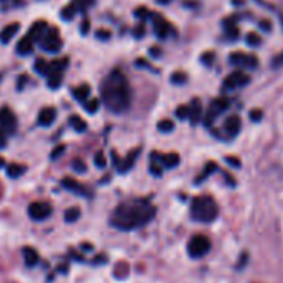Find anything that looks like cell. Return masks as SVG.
<instances>
[{
  "label": "cell",
  "instance_id": "1",
  "mask_svg": "<svg viewBox=\"0 0 283 283\" xmlns=\"http://www.w3.org/2000/svg\"><path fill=\"white\" fill-rule=\"evenodd\" d=\"M155 213L157 208L149 198H132L115 207L110 217V225L122 232H132L150 223Z\"/></svg>",
  "mask_w": 283,
  "mask_h": 283
},
{
  "label": "cell",
  "instance_id": "2",
  "mask_svg": "<svg viewBox=\"0 0 283 283\" xmlns=\"http://www.w3.org/2000/svg\"><path fill=\"white\" fill-rule=\"evenodd\" d=\"M100 98L112 113L127 112L132 103V90L125 73L117 68L108 73L100 85Z\"/></svg>",
  "mask_w": 283,
  "mask_h": 283
},
{
  "label": "cell",
  "instance_id": "3",
  "mask_svg": "<svg viewBox=\"0 0 283 283\" xmlns=\"http://www.w3.org/2000/svg\"><path fill=\"white\" fill-rule=\"evenodd\" d=\"M190 217L200 223H210L219 217V205L210 195H200L191 200Z\"/></svg>",
  "mask_w": 283,
  "mask_h": 283
},
{
  "label": "cell",
  "instance_id": "4",
  "mask_svg": "<svg viewBox=\"0 0 283 283\" xmlns=\"http://www.w3.org/2000/svg\"><path fill=\"white\" fill-rule=\"evenodd\" d=\"M38 45L43 52H49V54H59L63 47V42L60 38L59 29L57 27H49L47 32L43 33V37L38 40Z\"/></svg>",
  "mask_w": 283,
  "mask_h": 283
},
{
  "label": "cell",
  "instance_id": "5",
  "mask_svg": "<svg viewBox=\"0 0 283 283\" xmlns=\"http://www.w3.org/2000/svg\"><path fill=\"white\" fill-rule=\"evenodd\" d=\"M152 27H154V32L157 38H160V40H165V38L172 37V35H177V30L173 29V25L170 24L167 19H163L160 14H155V12H152Z\"/></svg>",
  "mask_w": 283,
  "mask_h": 283
},
{
  "label": "cell",
  "instance_id": "6",
  "mask_svg": "<svg viewBox=\"0 0 283 283\" xmlns=\"http://www.w3.org/2000/svg\"><path fill=\"white\" fill-rule=\"evenodd\" d=\"M212 248L210 240L205 237V235H195L191 237V240L189 242V255L191 258H202L205 256Z\"/></svg>",
  "mask_w": 283,
  "mask_h": 283
},
{
  "label": "cell",
  "instance_id": "7",
  "mask_svg": "<svg viewBox=\"0 0 283 283\" xmlns=\"http://www.w3.org/2000/svg\"><path fill=\"white\" fill-rule=\"evenodd\" d=\"M228 62L238 68H252L253 70V68L258 67V59L252 54H245V52H233V54H230Z\"/></svg>",
  "mask_w": 283,
  "mask_h": 283
},
{
  "label": "cell",
  "instance_id": "8",
  "mask_svg": "<svg viewBox=\"0 0 283 283\" xmlns=\"http://www.w3.org/2000/svg\"><path fill=\"white\" fill-rule=\"evenodd\" d=\"M228 107H230V102L223 97L213 100V102L210 103V108H208L207 115H205V125H207V127H210L213 122H215V119H219L221 113H225Z\"/></svg>",
  "mask_w": 283,
  "mask_h": 283
},
{
  "label": "cell",
  "instance_id": "9",
  "mask_svg": "<svg viewBox=\"0 0 283 283\" xmlns=\"http://www.w3.org/2000/svg\"><path fill=\"white\" fill-rule=\"evenodd\" d=\"M0 128L7 135H14L17 132V117L8 107L0 108Z\"/></svg>",
  "mask_w": 283,
  "mask_h": 283
},
{
  "label": "cell",
  "instance_id": "10",
  "mask_svg": "<svg viewBox=\"0 0 283 283\" xmlns=\"http://www.w3.org/2000/svg\"><path fill=\"white\" fill-rule=\"evenodd\" d=\"M52 215V207L47 202H33L29 205V217L35 221H42Z\"/></svg>",
  "mask_w": 283,
  "mask_h": 283
},
{
  "label": "cell",
  "instance_id": "11",
  "mask_svg": "<svg viewBox=\"0 0 283 283\" xmlns=\"http://www.w3.org/2000/svg\"><path fill=\"white\" fill-rule=\"evenodd\" d=\"M248 84H250V77H248L243 70H235L225 78V89H228V90L247 87Z\"/></svg>",
  "mask_w": 283,
  "mask_h": 283
},
{
  "label": "cell",
  "instance_id": "12",
  "mask_svg": "<svg viewBox=\"0 0 283 283\" xmlns=\"http://www.w3.org/2000/svg\"><path fill=\"white\" fill-rule=\"evenodd\" d=\"M62 187L65 190L72 191L75 195H80V197H90V191L87 190V187H84L82 184H78L75 178H70V177H65L62 180Z\"/></svg>",
  "mask_w": 283,
  "mask_h": 283
},
{
  "label": "cell",
  "instance_id": "13",
  "mask_svg": "<svg viewBox=\"0 0 283 283\" xmlns=\"http://www.w3.org/2000/svg\"><path fill=\"white\" fill-rule=\"evenodd\" d=\"M240 128H242V120H240V117H238V115H230L228 119L225 120L223 130L230 138L237 137V135L240 133Z\"/></svg>",
  "mask_w": 283,
  "mask_h": 283
},
{
  "label": "cell",
  "instance_id": "14",
  "mask_svg": "<svg viewBox=\"0 0 283 283\" xmlns=\"http://www.w3.org/2000/svg\"><path fill=\"white\" fill-rule=\"evenodd\" d=\"M57 119V110L54 107H45L38 112V125L40 127H50Z\"/></svg>",
  "mask_w": 283,
  "mask_h": 283
},
{
  "label": "cell",
  "instance_id": "15",
  "mask_svg": "<svg viewBox=\"0 0 283 283\" xmlns=\"http://www.w3.org/2000/svg\"><path fill=\"white\" fill-rule=\"evenodd\" d=\"M47 29H49V25H47L45 20H37V22H33V24L30 25L27 35L32 38L33 42H38L43 37V33L47 32Z\"/></svg>",
  "mask_w": 283,
  "mask_h": 283
},
{
  "label": "cell",
  "instance_id": "16",
  "mask_svg": "<svg viewBox=\"0 0 283 283\" xmlns=\"http://www.w3.org/2000/svg\"><path fill=\"white\" fill-rule=\"evenodd\" d=\"M138 155H140V149L132 150L127 157H125L124 160H120L122 163L117 165V170H119L120 173H127L128 170H132V167L135 165V160H137V157H138Z\"/></svg>",
  "mask_w": 283,
  "mask_h": 283
},
{
  "label": "cell",
  "instance_id": "17",
  "mask_svg": "<svg viewBox=\"0 0 283 283\" xmlns=\"http://www.w3.org/2000/svg\"><path fill=\"white\" fill-rule=\"evenodd\" d=\"M152 157H155L160 163H162L163 168H175L178 163H180V157L177 154H163V155H157L154 154Z\"/></svg>",
  "mask_w": 283,
  "mask_h": 283
},
{
  "label": "cell",
  "instance_id": "18",
  "mask_svg": "<svg viewBox=\"0 0 283 283\" xmlns=\"http://www.w3.org/2000/svg\"><path fill=\"white\" fill-rule=\"evenodd\" d=\"M15 50H17V54H19V55H30L33 52V40L29 35L22 37L19 40V43H17Z\"/></svg>",
  "mask_w": 283,
  "mask_h": 283
},
{
  "label": "cell",
  "instance_id": "19",
  "mask_svg": "<svg viewBox=\"0 0 283 283\" xmlns=\"http://www.w3.org/2000/svg\"><path fill=\"white\" fill-rule=\"evenodd\" d=\"M22 255H24V260H25V265L27 267H35V265L38 263V253L35 248L32 247H24L22 248Z\"/></svg>",
  "mask_w": 283,
  "mask_h": 283
},
{
  "label": "cell",
  "instance_id": "20",
  "mask_svg": "<svg viewBox=\"0 0 283 283\" xmlns=\"http://www.w3.org/2000/svg\"><path fill=\"white\" fill-rule=\"evenodd\" d=\"M72 95L73 98L77 100V102L80 103H85L87 100H89V95H90V85H80V87H75V89H72Z\"/></svg>",
  "mask_w": 283,
  "mask_h": 283
},
{
  "label": "cell",
  "instance_id": "21",
  "mask_svg": "<svg viewBox=\"0 0 283 283\" xmlns=\"http://www.w3.org/2000/svg\"><path fill=\"white\" fill-rule=\"evenodd\" d=\"M19 29H20V24H17V22H14V24H10V25H7L5 29L0 32V40H2V43H8L12 40V37L15 35L17 32H19Z\"/></svg>",
  "mask_w": 283,
  "mask_h": 283
},
{
  "label": "cell",
  "instance_id": "22",
  "mask_svg": "<svg viewBox=\"0 0 283 283\" xmlns=\"http://www.w3.org/2000/svg\"><path fill=\"white\" fill-rule=\"evenodd\" d=\"M190 122L193 125H197L200 120H202V105H200V102L197 98L191 102V105H190Z\"/></svg>",
  "mask_w": 283,
  "mask_h": 283
},
{
  "label": "cell",
  "instance_id": "23",
  "mask_svg": "<svg viewBox=\"0 0 283 283\" xmlns=\"http://www.w3.org/2000/svg\"><path fill=\"white\" fill-rule=\"evenodd\" d=\"M33 70L42 77H49L50 75V62H47L45 59H35V62H33Z\"/></svg>",
  "mask_w": 283,
  "mask_h": 283
},
{
  "label": "cell",
  "instance_id": "24",
  "mask_svg": "<svg viewBox=\"0 0 283 283\" xmlns=\"http://www.w3.org/2000/svg\"><path fill=\"white\" fill-rule=\"evenodd\" d=\"M217 170H219V165H217L215 162H208L207 165H205V170H203L202 173H200V175L197 177V180H195V184H202V182H205L208 177L212 175L213 172H217Z\"/></svg>",
  "mask_w": 283,
  "mask_h": 283
},
{
  "label": "cell",
  "instance_id": "25",
  "mask_svg": "<svg viewBox=\"0 0 283 283\" xmlns=\"http://www.w3.org/2000/svg\"><path fill=\"white\" fill-rule=\"evenodd\" d=\"M68 67V59L67 57H63V59H55L50 62V73H63L65 68Z\"/></svg>",
  "mask_w": 283,
  "mask_h": 283
},
{
  "label": "cell",
  "instance_id": "26",
  "mask_svg": "<svg viewBox=\"0 0 283 283\" xmlns=\"http://www.w3.org/2000/svg\"><path fill=\"white\" fill-rule=\"evenodd\" d=\"M68 124H70V127L78 133H82L87 130V122L84 119H80L78 115H72L70 119H68Z\"/></svg>",
  "mask_w": 283,
  "mask_h": 283
},
{
  "label": "cell",
  "instance_id": "27",
  "mask_svg": "<svg viewBox=\"0 0 283 283\" xmlns=\"http://www.w3.org/2000/svg\"><path fill=\"white\" fill-rule=\"evenodd\" d=\"M25 170H27V167L25 165H20V163H10L7 167V175L10 178H19L20 175H24Z\"/></svg>",
  "mask_w": 283,
  "mask_h": 283
},
{
  "label": "cell",
  "instance_id": "28",
  "mask_svg": "<svg viewBox=\"0 0 283 283\" xmlns=\"http://www.w3.org/2000/svg\"><path fill=\"white\" fill-rule=\"evenodd\" d=\"M47 78H49V80H47V87H49V89H52V90H57L60 85H62L63 73H57V72H54V73H50V75L47 77Z\"/></svg>",
  "mask_w": 283,
  "mask_h": 283
},
{
  "label": "cell",
  "instance_id": "29",
  "mask_svg": "<svg viewBox=\"0 0 283 283\" xmlns=\"http://www.w3.org/2000/svg\"><path fill=\"white\" fill-rule=\"evenodd\" d=\"M77 12H78V10L75 8V5H73V3H70V5L63 7L62 10H60V19L65 20V22H70L73 17H75Z\"/></svg>",
  "mask_w": 283,
  "mask_h": 283
},
{
  "label": "cell",
  "instance_id": "30",
  "mask_svg": "<svg viewBox=\"0 0 283 283\" xmlns=\"http://www.w3.org/2000/svg\"><path fill=\"white\" fill-rule=\"evenodd\" d=\"M63 219L67 223H73V221H77L78 219H80V208L78 207H70L67 212H65Z\"/></svg>",
  "mask_w": 283,
  "mask_h": 283
},
{
  "label": "cell",
  "instance_id": "31",
  "mask_svg": "<svg viewBox=\"0 0 283 283\" xmlns=\"http://www.w3.org/2000/svg\"><path fill=\"white\" fill-rule=\"evenodd\" d=\"M150 173L154 177H162V173H163V167H162V163L158 162V160L155 158V157H152V163H150Z\"/></svg>",
  "mask_w": 283,
  "mask_h": 283
},
{
  "label": "cell",
  "instance_id": "32",
  "mask_svg": "<svg viewBox=\"0 0 283 283\" xmlns=\"http://www.w3.org/2000/svg\"><path fill=\"white\" fill-rule=\"evenodd\" d=\"M187 80H189V77H187L185 72H173L172 75H170V82H172L173 85H184Z\"/></svg>",
  "mask_w": 283,
  "mask_h": 283
},
{
  "label": "cell",
  "instance_id": "33",
  "mask_svg": "<svg viewBox=\"0 0 283 283\" xmlns=\"http://www.w3.org/2000/svg\"><path fill=\"white\" fill-rule=\"evenodd\" d=\"M157 128H158L162 133H170L173 128H175V124H173L172 120L165 119V120H160V122H158V125H157Z\"/></svg>",
  "mask_w": 283,
  "mask_h": 283
},
{
  "label": "cell",
  "instance_id": "34",
  "mask_svg": "<svg viewBox=\"0 0 283 283\" xmlns=\"http://www.w3.org/2000/svg\"><path fill=\"white\" fill-rule=\"evenodd\" d=\"M84 107H85V110L89 112V113H97L98 107H100V100H97V98H89V100H87V102L84 103Z\"/></svg>",
  "mask_w": 283,
  "mask_h": 283
},
{
  "label": "cell",
  "instance_id": "35",
  "mask_svg": "<svg viewBox=\"0 0 283 283\" xmlns=\"http://www.w3.org/2000/svg\"><path fill=\"white\" fill-rule=\"evenodd\" d=\"M175 117L178 120H187L190 117V105H180L175 110Z\"/></svg>",
  "mask_w": 283,
  "mask_h": 283
},
{
  "label": "cell",
  "instance_id": "36",
  "mask_svg": "<svg viewBox=\"0 0 283 283\" xmlns=\"http://www.w3.org/2000/svg\"><path fill=\"white\" fill-rule=\"evenodd\" d=\"M245 40H247V43H248V45H250V47H258L260 43H262V38H260L258 33H255V32L247 33Z\"/></svg>",
  "mask_w": 283,
  "mask_h": 283
},
{
  "label": "cell",
  "instance_id": "37",
  "mask_svg": "<svg viewBox=\"0 0 283 283\" xmlns=\"http://www.w3.org/2000/svg\"><path fill=\"white\" fill-rule=\"evenodd\" d=\"M94 160H95V167H98V168L107 167V158H105V154H103V152H97Z\"/></svg>",
  "mask_w": 283,
  "mask_h": 283
},
{
  "label": "cell",
  "instance_id": "38",
  "mask_svg": "<svg viewBox=\"0 0 283 283\" xmlns=\"http://www.w3.org/2000/svg\"><path fill=\"white\" fill-rule=\"evenodd\" d=\"M72 168L75 170L77 173H85L87 172V165L84 160H80V158H75L72 162Z\"/></svg>",
  "mask_w": 283,
  "mask_h": 283
},
{
  "label": "cell",
  "instance_id": "39",
  "mask_svg": "<svg viewBox=\"0 0 283 283\" xmlns=\"http://www.w3.org/2000/svg\"><path fill=\"white\" fill-rule=\"evenodd\" d=\"M135 15H137L138 19H142V20H149L152 17V12L147 7H138L137 10H135Z\"/></svg>",
  "mask_w": 283,
  "mask_h": 283
},
{
  "label": "cell",
  "instance_id": "40",
  "mask_svg": "<svg viewBox=\"0 0 283 283\" xmlns=\"http://www.w3.org/2000/svg\"><path fill=\"white\" fill-rule=\"evenodd\" d=\"M225 35L228 40H237L238 37H240V33H238V29H237V25H233V27H228V29H225Z\"/></svg>",
  "mask_w": 283,
  "mask_h": 283
},
{
  "label": "cell",
  "instance_id": "41",
  "mask_svg": "<svg viewBox=\"0 0 283 283\" xmlns=\"http://www.w3.org/2000/svg\"><path fill=\"white\" fill-rule=\"evenodd\" d=\"M95 37H97L98 40H102V42H107L108 38L112 37V33H110V30H107V29H98L97 32H95Z\"/></svg>",
  "mask_w": 283,
  "mask_h": 283
},
{
  "label": "cell",
  "instance_id": "42",
  "mask_svg": "<svg viewBox=\"0 0 283 283\" xmlns=\"http://www.w3.org/2000/svg\"><path fill=\"white\" fill-rule=\"evenodd\" d=\"M213 60H215V54H213V52H205V54L200 57V62L205 63L207 67H210V65L213 63Z\"/></svg>",
  "mask_w": 283,
  "mask_h": 283
},
{
  "label": "cell",
  "instance_id": "43",
  "mask_svg": "<svg viewBox=\"0 0 283 283\" xmlns=\"http://www.w3.org/2000/svg\"><path fill=\"white\" fill-rule=\"evenodd\" d=\"M263 119V112L260 110V108H255V110L250 112V120L252 122H260Z\"/></svg>",
  "mask_w": 283,
  "mask_h": 283
},
{
  "label": "cell",
  "instance_id": "44",
  "mask_svg": "<svg viewBox=\"0 0 283 283\" xmlns=\"http://www.w3.org/2000/svg\"><path fill=\"white\" fill-rule=\"evenodd\" d=\"M63 152H65V145H59V147H55L54 152L50 154V158L52 160H57L60 155H63Z\"/></svg>",
  "mask_w": 283,
  "mask_h": 283
},
{
  "label": "cell",
  "instance_id": "45",
  "mask_svg": "<svg viewBox=\"0 0 283 283\" xmlns=\"http://www.w3.org/2000/svg\"><path fill=\"white\" fill-rule=\"evenodd\" d=\"M27 82H29V77L25 75V73H24V75H20L19 78H17V90L24 89V87L27 85Z\"/></svg>",
  "mask_w": 283,
  "mask_h": 283
},
{
  "label": "cell",
  "instance_id": "46",
  "mask_svg": "<svg viewBox=\"0 0 283 283\" xmlns=\"http://www.w3.org/2000/svg\"><path fill=\"white\" fill-rule=\"evenodd\" d=\"M145 32H147V29L143 27V25H137L133 30V37L135 38H142L143 35H145Z\"/></svg>",
  "mask_w": 283,
  "mask_h": 283
},
{
  "label": "cell",
  "instance_id": "47",
  "mask_svg": "<svg viewBox=\"0 0 283 283\" xmlns=\"http://www.w3.org/2000/svg\"><path fill=\"white\" fill-rule=\"evenodd\" d=\"M135 65H137V67H140V68H147V70H154V67H152V65L143 59L135 60Z\"/></svg>",
  "mask_w": 283,
  "mask_h": 283
},
{
  "label": "cell",
  "instance_id": "48",
  "mask_svg": "<svg viewBox=\"0 0 283 283\" xmlns=\"http://www.w3.org/2000/svg\"><path fill=\"white\" fill-rule=\"evenodd\" d=\"M258 27L262 29L263 32H270V30H272V22L267 20V19H265V20H260V22H258Z\"/></svg>",
  "mask_w": 283,
  "mask_h": 283
},
{
  "label": "cell",
  "instance_id": "49",
  "mask_svg": "<svg viewBox=\"0 0 283 283\" xmlns=\"http://www.w3.org/2000/svg\"><path fill=\"white\" fill-rule=\"evenodd\" d=\"M89 30H90V20L85 19L80 24V33H82V35H87V33H89Z\"/></svg>",
  "mask_w": 283,
  "mask_h": 283
},
{
  "label": "cell",
  "instance_id": "50",
  "mask_svg": "<svg viewBox=\"0 0 283 283\" xmlns=\"http://www.w3.org/2000/svg\"><path fill=\"white\" fill-rule=\"evenodd\" d=\"M7 137H8V135L3 132L2 128H0V149H5V145H7Z\"/></svg>",
  "mask_w": 283,
  "mask_h": 283
},
{
  "label": "cell",
  "instance_id": "51",
  "mask_svg": "<svg viewBox=\"0 0 283 283\" xmlns=\"http://www.w3.org/2000/svg\"><path fill=\"white\" fill-rule=\"evenodd\" d=\"M226 163L233 165V167H237V168L242 167V163L238 162V158H235V157H226Z\"/></svg>",
  "mask_w": 283,
  "mask_h": 283
},
{
  "label": "cell",
  "instance_id": "52",
  "mask_svg": "<svg viewBox=\"0 0 283 283\" xmlns=\"http://www.w3.org/2000/svg\"><path fill=\"white\" fill-rule=\"evenodd\" d=\"M149 54H150L152 57H154V59H158V57L162 55V50H160L158 47H150Z\"/></svg>",
  "mask_w": 283,
  "mask_h": 283
},
{
  "label": "cell",
  "instance_id": "53",
  "mask_svg": "<svg viewBox=\"0 0 283 283\" xmlns=\"http://www.w3.org/2000/svg\"><path fill=\"white\" fill-rule=\"evenodd\" d=\"M280 63H283V54H280L275 60H273V67H278Z\"/></svg>",
  "mask_w": 283,
  "mask_h": 283
},
{
  "label": "cell",
  "instance_id": "54",
  "mask_svg": "<svg viewBox=\"0 0 283 283\" xmlns=\"http://www.w3.org/2000/svg\"><path fill=\"white\" fill-rule=\"evenodd\" d=\"M232 3H233L235 7H240V5L245 3V0H232Z\"/></svg>",
  "mask_w": 283,
  "mask_h": 283
},
{
  "label": "cell",
  "instance_id": "55",
  "mask_svg": "<svg viewBox=\"0 0 283 283\" xmlns=\"http://www.w3.org/2000/svg\"><path fill=\"white\" fill-rule=\"evenodd\" d=\"M82 248H84L85 252H90V250H92V245H90V243H84V245H82Z\"/></svg>",
  "mask_w": 283,
  "mask_h": 283
},
{
  "label": "cell",
  "instance_id": "56",
  "mask_svg": "<svg viewBox=\"0 0 283 283\" xmlns=\"http://www.w3.org/2000/svg\"><path fill=\"white\" fill-rule=\"evenodd\" d=\"M84 2L87 3V7H92L94 3H95V0H84Z\"/></svg>",
  "mask_w": 283,
  "mask_h": 283
},
{
  "label": "cell",
  "instance_id": "57",
  "mask_svg": "<svg viewBox=\"0 0 283 283\" xmlns=\"http://www.w3.org/2000/svg\"><path fill=\"white\" fill-rule=\"evenodd\" d=\"M157 2H158V3H163V5H167V3H170V2H172V0H157Z\"/></svg>",
  "mask_w": 283,
  "mask_h": 283
},
{
  "label": "cell",
  "instance_id": "58",
  "mask_svg": "<svg viewBox=\"0 0 283 283\" xmlns=\"http://www.w3.org/2000/svg\"><path fill=\"white\" fill-rule=\"evenodd\" d=\"M3 165H5V160H3V158H2V157H0V168H2V167H3Z\"/></svg>",
  "mask_w": 283,
  "mask_h": 283
},
{
  "label": "cell",
  "instance_id": "59",
  "mask_svg": "<svg viewBox=\"0 0 283 283\" xmlns=\"http://www.w3.org/2000/svg\"><path fill=\"white\" fill-rule=\"evenodd\" d=\"M0 2H8V0H0Z\"/></svg>",
  "mask_w": 283,
  "mask_h": 283
}]
</instances>
